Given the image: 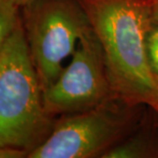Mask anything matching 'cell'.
<instances>
[{
    "instance_id": "1",
    "label": "cell",
    "mask_w": 158,
    "mask_h": 158,
    "mask_svg": "<svg viewBox=\"0 0 158 158\" xmlns=\"http://www.w3.org/2000/svg\"><path fill=\"white\" fill-rule=\"evenodd\" d=\"M155 0H80L101 44L116 97L158 115V80L150 68L147 35Z\"/></svg>"
},
{
    "instance_id": "2",
    "label": "cell",
    "mask_w": 158,
    "mask_h": 158,
    "mask_svg": "<svg viewBox=\"0 0 158 158\" xmlns=\"http://www.w3.org/2000/svg\"><path fill=\"white\" fill-rule=\"evenodd\" d=\"M54 121L44 108L21 21L0 53V147L29 154L46 140Z\"/></svg>"
},
{
    "instance_id": "3",
    "label": "cell",
    "mask_w": 158,
    "mask_h": 158,
    "mask_svg": "<svg viewBox=\"0 0 158 158\" xmlns=\"http://www.w3.org/2000/svg\"><path fill=\"white\" fill-rule=\"evenodd\" d=\"M142 120V106L130 105L119 99L83 112L61 115L46 140L27 157L102 158Z\"/></svg>"
},
{
    "instance_id": "4",
    "label": "cell",
    "mask_w": 158,
    "mask_h": 158,
    "mask_svg": "<svg viewBox=\"0 0 158 158\" xmlns=\"http://www.w3.org/2000/svg\"><path fill=\"white\" fill-rule=\"evenodd\" d=\"M22 24L32 63L43 90L64 69L77 41L93 31L80 0H31L21 7Z\"/></svg>"
},
{
    "instance_id": "5",
    "label": "cell",
    "mask_w": 158,
    "mask_h": 158,
    "mask_svg": "<svg viewBox=\"0 0 158 158\" xmlns=\"http://www.w3.org/2000/svg\"><path fill=\"white\" fill-rule=\"evenodd\" d=\"M72 56L58 78L43 90L44 108L52 117L83 112L118 99L94 31L80 40Z\"/></svg>"
},
{
    "instance_id": "6",
    "label": "cell",
    "mask_w": 158,
    "mask_h": 158,
    "mask_svg": "<svg viewBox=\"0 0 158 158\" xmlns=\"http://www.w3.org/2000/svg\"><path fill=\"white\" fill-rule=\"evenodd\" d=\"M143 121V120H142ZM158 136L152 126L143 122L102 156V158H157Z\"/></svg>"
},
{
    "instance_id": "7",
    "label": "cell",
    "mask_w": 158,
    "mask_h": 158,
    "mask_svg": "<svg viewBox=\"0 0 158 158\" xmlns=\"http://www.w3.org/2000/svg\"><path fill=\"white\" fill-rule=\"evenodd\" d=\"M21 21V8L10 0H0V53Z\"/></svg>"
},
{
    "instance_id": "8",
    "label": "cell",
    "mask_w": 158,
    "mask_h": 158,
    "mask_svg": "<svg viewBox=\"0 0 158 158\" xmlns=\"http://www.w3.org/2000/svg\"><path fill=\"white\" fill-rule=\"evenodd\" d=\"M147 55L150 68L158 78V22L154 20L147 35Z\"/></svg>"
},
{
    "instance_id": "9",
    "label": "cell",
    "mask_w": 158,
    "mask_h": 158,
    "mask_svg": "<svg viewBox=\"0 0 158 158\" xmlns=\"http://www.w3.org/2000/svg\"><path fill=\"white\" fill-rule=\"evenodd\" d=\"M27 156L28 153L23 150L0 147V158H23Z\"/></svg>"
},
{
    "instance_id": "10",
    "label": "cell",
    "mask_w": 158,
    "mask_h": 158,
    "mask_svg": "<svg viewBox=\"0 0 158 158\" xmlns=\"http://www.w3.org/2000/svg\"><path fill=\"white\" fill-rule=\"evenodd\" d=\"M153 20L158 22V0L154 1V6H153V13H152Z\"/></svg>"
},
{
    "instance_id": "11",
    "label": "cell",
    "mask_w": 158,
    "mask_h": 158,
    "mask_svg": "<svg viewBox=\"0 0 158 158\" xmlns=\"http://www.w3.org/2000/svg\"><path fill=\"white\" fill-rule=\"evenodd\" d=\"M10 1H12L16 6H19V7L21 8L22 6H23L25 4H27V3L30 2L31 0H10Z\"/></svg>"
},
{
    "instance_id": "12",
    "label": "cell",
    "mask_w": 158,
    "mask_h": 158,
    "mask_svg": "<svg viewBox=\"0 0 158 158\" xmlns=\"http://www.w3.org/2000/svg\"><path fill=\"white\" fill-rule=\"evenodd\" d=\"M157 80H158V78H157Z\"/></svg>"
}]
</instances>
